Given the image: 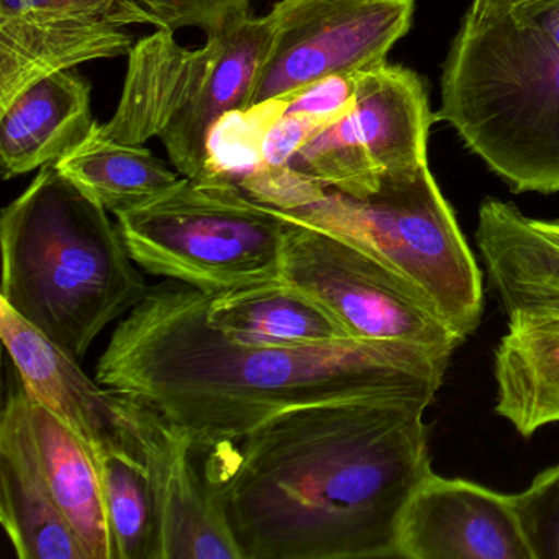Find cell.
<instances>
[{"mask_svg":"<svg viewBox=\"0 0 559 559\" xmlns=\"http://www.w3.org/2000/svg\"><path fill=\"white\" fill-rule=\"evenodd\" d=\"M397 558L533 559L513 499L431 471L399 519Z\"/></svg>","mask_w":559,"mask_h":559,"instance_id":"obj_11","label":"cell"},{"mask_svg":"<svg viewBox=\"0 0 559 559\" xmlns=\"http://www.w3.org/2000/svg\"><path fill=\"white\" fill-rule=\"evenodd\" d=\"M355 76L356 103L345 117L346 127L382 179L428 165V136L437 117L424 80L389 61Z\"/></svg>","mask_w":559,"mask_h":559,"instance_id":"obj_15","label":"cell"},{"mask_svg":"<svg viewBox=\"0 0 559 559\" xmlns=\"http://www.w3.org/2000/svg\"><path fill=\"white\" fill-rule=\"evenodd\" d=\"M277 212L342 237L391 267L463 342L479 326L483 274L430 166L385 176L368 198L326 191L306 207Z\"/></svg>","mask_w":559,"mask_h":559,"instance_id":"obj_6","label":"cell"},{"mask_svg":"<svg viewBox=\"0 0 559 559\" xmlns=\"http://www.w3.org/2000/svg\"><path fill=\"white\" fill-rule=\"evenodd\" d=\"M119 412V430L94 453L116 559H159L155 499L139 441L127 425L120 394Z\"/></svg>","mask_w":559,"mask_h":559,"instance_id":"obj_20","label":"cell"},{"mask_svg":"<svg viewBox=\"0 0 559 559\" xmlns=\"http://www.w3.org/2000/svg\"><path fill=\"white\" fill-rule=\"evenodd\" d=\"M440 90L437 120L510 191L559 192V0L471 4Z\"/></svg>","mask_w":559,"mask_h":559,"instance_id":"obj_3","label":"cell"},{"mask_svg":"<svg viewBox=\"0 0 559 559\" xmlns=\"http://www.w3.org/2000/svg\"><path fill=\"white\" fill-rule=\"evenodd\" d=\"M0 336L22 388L60 418L93 453L120 427L119 394L93 381L80 361L0 302Z\"/></svg>","mask_w":559,"mask_h":559,"instance_id":"obj_13","label":"cell"},{"mask_svg":"<svg viewBox=\"0 0 559 559\" xmlns=\"http://www.w3.org/2000/svg\"><path fill=\"white\" fill-rule=\"evenodd\" d=\"M90 81L74 70L38 81L0 110L2 178H19L57 165L96 126Z\"/></svg>","mask_w":559,"mask_h":559,"instance_id":"obj_16","label":"cell"},{"mask_svg":"<svg viewBox=\"0 0 559 559\" xmlns=\"http://www.w3.org/2000/svg\"><path fill=\"white\" fill-rule=\"evenodd\" d=\"M267 14L273 37L245 112L384 63L411 32L415 0H277Z\"/></svg>","mask_w":559,"mask_h":559,"instance_id":"obj_9","label":"cell"},{"mask_svg":"<svg viewBox=\"0 0 559 559\" xmlns=\"http://www.w3.org/2000/svg\"><path fill=\"white\" fill-rule=\"evenodd\" d=\"M512 499L533 559H559V463L542 471Z\"/></svg>","mask_w":559,"mask_h":559,"instance_id":"obj_24","label":"cell"},{"mask_svg":"<svg viewBox=\"0 0 559 559\" xmlns=\"http://www.w3.org/2000/svg\"><path fill=\"white\" fill-rule=\"evenodd\" d=\"M251 17V0H123V24H150L169 32L199 28L207 37L224 34Z\"/></svg>","mask_w":559,"mask_h":559,"instance_id":"obj_23","label":"cell"},{"mask_svg":"<svg viewBox=\"0 0 559 559\" xmlns=\"http://www.w3.org/2000/svg\"><path fill=\"white\" fill-rule=\"evenodd\" d=\"M523 0H473L471 4L480 5V8H507V5L519 4Z\"/></svg>","mask_w":559,"mask_h":559,"instance_id":"obj_28","label":"cell"},{"mask_svg":"<svg viewBox=\"0 0 559 559\" xmlns=\"http://www.w3.org/2000/svg\"><path fill=\"white\" fill-rule=\"evenodd\" d=\"M431 402L307 405L205 450L241 559L397 558L402 510L431 473Z\"/></svg>","mask_w":559,"mask_h":559,"instance_id":"obj_1","label":"cell"},{"mask_svg":"<svg viewBox=\"0 0 559 559\" xmlns=\"http://www.w3.org/2000/svg\"><path fill=\"white\" fill-rule=\"evenodd\" d=\"M120 4L122 0H24V12L48 17H114L119 21Z\"/></svg>","mask_w":559,"mask_h":559,"instance_id":"obj_26","label":"cell"},{"mask_svg":"<svg viewBox=\"0 0 559 559\" xmlns=\"http://www.w3.org/2000/svg\"><path fill=\"white\" fill-rule=\"evenodd\" d=\"M119 394L155 499L159 559H241L224 507L195 463L198 450L189 435L145 402Z\"/></svg>","mask_w":559,"mask_h":559,"instance_id":"obj_10","label":"cell"},{"mask_svg":"<svg viewBox=\"0 0 559 559\" xmlns=\"http://www.w3.org/2000/svg\"><path fill=\"white\" fill-rule=\"evenodd\" d=\"M142 270L205 294L283 280L287 221L218 176L186 178L117 212Z\"/></svg>","mask_w":559,"mask_h":559,"instance_id":"obj_7","label":"cell"},{"mask_svg":"<svg viewBox=\"0 0 559 559\" xmlns=\"http://www.w3.org/2000/svg\"><path fill=\"white\" fill-rule=\"evenodd\" d=\"M284 218L283 280L325 307L352 338L405 343L450 359L463 345L424 294L391 267L342 237Z\"/></svg>","mask_w":559,"mask_h":559,"instance_id":"obj_8","label":"cell"},{"mask_svg":"<svg viewBox=\"0 0 559 559\" xmlns=\"http://www.w3.org/2000/svg\"><path fill=\"white\" fill-rule=\"evenodd\" d=\"M355 103L356 76L349 73L325 78L280 104L283 112L309 117L317 126L325 129L348 116Z\"/></svg>","mask_w":559,"mask_h":559,"instance_id":"obj_25","label":"cell"},{"mask_svg":"<svg viewBox=\"0 0 559 559\" xmlns=\"http://www.w3.org/2000/svg\"><path fill=\"white\" fill-rule=\"evenodd\" d=\"M122 27L114 17L0 15V110L45 78L129 55Z\"/></svg>","mask_w":559,"mask_h":559,"instance_id":"obj_14","label":"cell"},{"mask_svg":"<svg viewBox=\"0 0 559 559\" xmlns=\"http://www.w3.org/2000/svg\"><path fill=\"white\" fill-rule=\"evenodd\" d=\"M271 37L270 14L251 15L198 50L158 28L127 55L119 106L100 129L127 145L159 139L179 175L207 176L215 130L247 109Z\"/></svg>","mask_w":559,"mask_h":559,"instance_id":"obj_5","label":"cell"},{"mask_svg":"<svg viewBox=\"0 0 559 559\" xmlns=\"http://www.w3.org/2000/svg\"><path fill=\"white\" fill-rule=\"evenodd\" d=\"M533 227L545 235L548 240L559 247V221H538V218H532Z\"/></svg>","mask_w":559,"mask_h":559,"instance_id":"obj_27","label":"cell"},{"mask_svg":"<svg viewBox=\"0 0 559 559\" xmlns=\"http://www.w3.org/2000/svg\"><path fill=\"white\" fill-rule=\"evenodd\" d=\"M0 245V302L78 361L150 290L109 211L55 165L4 209Z\"/></svg>","mask_w":559,"mask_h":559,"instance_id":"obj_4","label":"cell"},{"mask_svg":"<svg viewBox=\"0 0 559 559\" xmlns=\"http://www.w3.org/2000/svg\"><path fill=\"white\" fill-rule=\"evenodd\" d=\"M493 353L496 414L523 438L559 421V313L510 310Z\"/></svg>","mask_w":559,"mask_h":559,"instance_id":"obj_17","label":"cell"},{"mask_svg":"<svg viewBox=\"0 0 559 559\" xmlns=\"http://www.w3.org/2000/svg\"><path fill=\"white\" fill-rule=\"evenodd\" d=\"M289 168L329 191L353 198L374 194L382 182L378 166L349 135L345 117L310 136L290 159Z\"/></svg>","mask_w":559,"mask_h":559,"instance_id":"obj_22","label":"cell"},{"mask_svg":"<svg viewBox=\"0 0 559 559\" xmlns=\"http://www.w3.org/2000/svg\"><path fill=\"white\" fill-rule=\"evenodd\" d=\"M0 441L17 448L70 522L90 559H116L99 467L91 448L25 392H11Z\"/></svg>","mask_w":559,"mask_h":559,"instance_id":"obj_12","label":"cell"},{"mask_svg":"<svg viewBox=\"0 0 559 559\" xmlns=\"http://www.w3.org/2000/svg\"><path fill=\"white\" fill-rule=\"evenodd\" d=\"M0 520L21 559H90L27 457L0 441Z\"/></svg>","mask_w":559,"mask_h":559,"instance_id":"obj_21","label":"cell"},{"mask_svg":"<svg viewBox=\"0 0 559 559\" xmlns=\"http://www.w3.org/2000/svg\"><path fill=\"white\" fill-rule=\"evenodd\" d=\"M55 166L114 215L158 198L181 178L145 146L117 142L97 122L86 140Z\"/></svg>","mask_w":559,"mask_h":559,"instance_id":"obj_19","label":"cell"},{"mask_svg":"<svg viewBox=\"0 0 559 559\" xmlns=\"http://www.w3.org/2000/svg\"><path fill=\"white\" fill-rule=\"evenodd\" d=\"M209 294L150 287L97 359L106 388L145 402L195 450L240 440L293 408L372 397L435 401L450 358L395 342L241 345L207 319Z\"/></svg>","mask_w":559,"mask_h":559,"instance_id":"obj_2","label":"cell"},{"mask_svg":"<svg viewBox=\"0 0 559 559\" xmlns=\"http://www.w3.org/2000/svg\"><path fill=\"white\" fill-rule=\"evenodd\" d=\"M207 319L241 345L304 346L352 338L325 307L286 280L209 294Z\"/></svg>","mask_w":559,"mask_h":559,"instance_id":"obj_18","label":"cell"}]
</instances>
